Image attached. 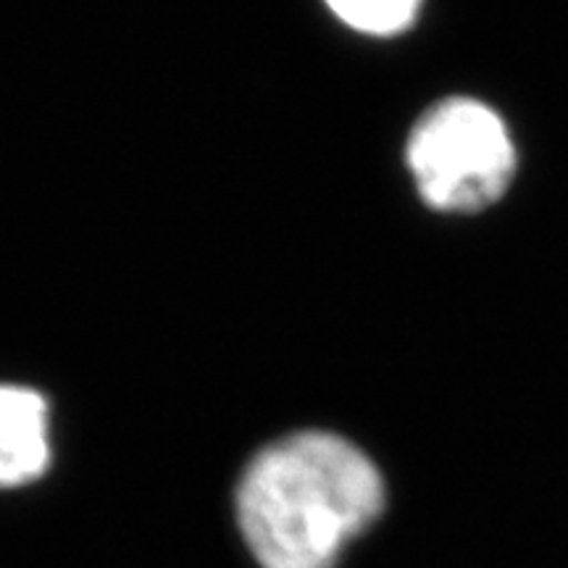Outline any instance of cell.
<instances>
[{"label":"cell","mask_w":568,"mask_h":568,"mask_svg":"<svg viewBox=\"0 0 568 568\" xmlns=\"http://www.w3.org/2000/svg\"><path fill=\"white\" fill-rule=\"evenodd\" d=\"M51 466L48 400L30 387L0 385V489L38 481Z\"/></svg>","instance_id":"obj_3"},{"label":"cell","mask_w":568,"mask_h":568,"mask_svg":"<svg viewBox=\"0 0 568 568\" xmlns=\"http://www.w3.org/2000/svg\"><path fill=\"white\" fill-rule=\"evenodd\" d=\"M418 193L439 211H481L508 190L514 142L495 111L468 98L432 105L408 140Z\"/></svg>","instance_id":"obj_2"},{"label":"cell","mask_w":568,"mask_h":568,"mask_svg":"<svg viewBox=\"0 0 568 568\" xmlns=\"http://www.w3.org/2000/svg\"><path fill=\"white\" fill-rule=\"evenodd\" d=\"M353 30L366 34H397L414 24L422 0H326Z\"/></svg>","instance_id":"obj_4"},{"label":"cell","mask_w":568,"mask_h":568,"mask_svg":"<svg viewBox=\"0 0 568 568\" xmlns=\"http://www.w3.org/2000/svg\"><path fill=\"white\" fill-rule=\"evenodd\" d=\"M385 503V479L366 453L332 432H297L245 466L234 516L258 568H337Z\"/></svg>","instance_id":"obj_1"}]
</instances>
